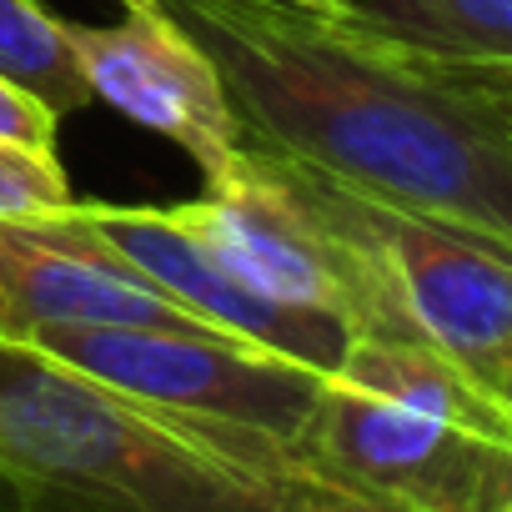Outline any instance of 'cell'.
<instances>
[{"instance_id": "12", "label": "cell", "mask_w": 512, "mask_h": 512, "mask_svg": "<svg viewBox=\"0 0 512 512\" xmlns=\"http://www.w3.org/2000/svg\"><path fill=\"white\" fill-rule=\"evenodd\" d=\"M56 126H61V116L46 101H36L31 91H21L16 81L0 76V136L21 141V146L56 151Z\"/></svg>"}, {"instance_id": "9", "label": "cell", "mask_w": 512, "mask_h": 512, "mask_svg": "<svg viewBox=\"0 0 512 512\" xmlns=\"http://www.w3.org/2000/svg\"><path fill=\"white\" fill-rule=\"evenodd\" d=\"M357 21L427 61L512 81V0H357Z\"/></svg>"}, {"instance_id": "14", "label": "cell", "mask_w": 512, "mask_h": 512, "mask_svg": "<svg viewBox=\"0 0 512 512\" xmlns=\"http://www.w3.org/2000/svg\"><path fill=\"white\" fill-rule=\"evenodd\" d=\"M287 6H297V11H312V16H347L357 0H287Z\"/></svg>"}, {"instance_id": "2", "label": "cell", "mask_w": 512, "mask_h": 512, "mask_svg": "<svg viewBox=\"0 0 512 512\" xmlns=\"http://www.w3.org/2000/svg\"><path fill=\"white\" fill-rule=\"evenodd\" d=\"M0 477L31 512H272L287 482L41 347L0 342Z\"/></svg>"}, {"instance_id": "15", "label": "cell", "mask_w": 512, "mask_h": 512, "mask_svg": "<svg viewBox=\"0 0 512 512\" xmlns=\"http://www.w3.org/2000/svg\"><path fill=\"white\" fill-rule=\"evenodd\" d=\"M0 512H31V507L21 502V492H16L6 477H0Z\"/></svg>"}, {"instance_id": "13", "label": "cell", "mask_w": 512, "mask_h": 512, "mask_svg": "<svg viewBox=\"0 0 512 512\" xmlns=\"http://www.w3.org/2000/svg\"><path fill=\"white\" fill-rule=\"evenodd\" d=\"M272 512H397V507H382V502H367V497H352V492H337L327 482H312V477H292Z\"/></svg>"}, {"instance_id": "7", "label": "cell", "mask_w": 512, "mask_h": 512, "mask_svg": "<svg viewBox=\"0 0 512 512\" xmlns=\"http://www.w3.org/2000/svg\"><path fill=\"white\" fill-rule=\"evenodd\" d=\"M362 206L392 267L407 327L467 377L512 397V256L412 211L367 196Z\"/></svg>"}, {"instance_id": "16", "label": "cell", "mask_w": 512, "mask_h": 512, "mask_svg": "<svg viewBox=\"0 0 512 512\" xmlns=\"http://www.w3.org/2000/svg\"><path fill=\"white\" fill-rule=\"evenodd\" d=\"M502 116H507V126H512V81H502Z\"/></svg>"}, {"instance_id": "1", "label": "cell", "mask_w": 512, "mask_h": 512, "mask_svg": "<svg viewBox=\"0 0 512 512\" xmlns=\"http://www.w3.org/2000/svg\"><path fill=\"white\" fill-rule=\"evenodd\" d=\"M206 46L241 131L347 191L512 256L502 81L427 61L367 21L287 0H166Z\"/></svg>"}, {"instance_id": "17", "label": "cell", "mask_w": 512, "mask_h": 512, "mask_svg": "<svg viewBox=\"0 0 512 512\" xmlns=\"http://www.w3.org/2000/svg\"><path fill=\"white\" fill-rule=\"evenodd\" d=\"M497 512H512V497H507V502H502V507H497Z\"/></svg>"}, {"instance_id": "11", "label": "cell", "mask_w": 512, "mask_h": 512, "mask_svg": "<svg viewBox=\"0 0 512 512\" xmlns=\"http://www.w3.org/2000/svg\"><path fill=\"white\" fill-rule=\"evenodd\" d=\"M76 201L56 151L0 136V216H46Z\"/></svg>"}, {"instance_id": "18", "label": "cell", "mask_w": 512, "mask_h": 512, "mask_svg": "<svg viewBox=\"0 0 512 512\" xmlns=\"http://www.w3.org/2000/svg\"><path fill=\"white\" fill-rule=\"evenodd\" d=\"M507 402H512V397H507Z\"/></svg>"}, {"instance_id": "3", "label": "cell", "mask_w": 512, "mask_h": 512, "mask_svg": "<svg viewBox=\"0 0 512 512\" xmlns=\"http://www.w3.org/2000/svg\"><path fill=\"white\" fill-rule=\"evenodd\" d=\"M292 467L397 512H497L512 497V402L427 342L352 337Z\"/></svg>"}, {"instance_id": "4", "label": "cell", "mask_w": 512, "mask_h": 512, "mask_svg": "<svg viewBox=\"0 0 512 512\" xmlns=\"http://www.w3.org/2000/svg\"><path fill=\"white\" fill-rule=\"evenodd\" d=\"M31 347L231 442L277 482L297 477L292 442L327 382L292 357L206 327H46Z\"/></svg>"}, {"instance_id": "6", "label": "cell", "mask_w": 512, "mask_h": 512, "mask_svg": "<svg viewBox=\"0 0 512 512\" xmlns=\"http://www.w3.org/2000/svg\"><path fill=\"white\" fill-rule=\"evenodd\" d=\"M46 327H206L101 236L86 201L0 216V342L31 347ZM211 332V327H206Z\"/></svg>"}, {"instance_id": "10", "label": "cell", "mask_w": 512, "mask_h": 512, "mask_svg": "<svg viewBox=\"0 0 512 512\" xmlns=\"http://www.w3.org/2000/svg\"><path fill=\"white\" fill-rule=\"evenodd\" d=\"M0 76L46 101L56 116L91 106V86L66 41V21L41 0H0Z\"/></svg>"}, {"instance_id": "8", "label": "cell", "mask_w": 512, "mask_h": 512, "mask_svg": "<svg viewBox=\"0 0 512 512\" xmlns=\"http://www.w3.org/2000/svg\"><path fill=\"white\" fill-rule=\"evenodd\" d=\"M91 221L101 236L126 256L131 267H141L156 287H166L191 317H201L211 332H226L236 342H251L262 352L292 357L322 377H332L352 347V327L272 302L267 292H256L226 256L181 216V206H111V201H86Z\"/></svg>"}, {"instance_id": "5", "label": "cell", "mask_w": 512, "mask_h": 512, "mask_svg": "<svg viewBox=\"0 0 512 512\" xmlns=\"http://www.w3.org/2000/svg\"><path fill=\"white\" fill-rule=\"evenodd\" d=\"M91 101L176 141L201 181H221L241 156V116L206 46L166 11V0H121L116 26L66 21Z\"/></svg>"}]
</instances>
